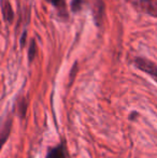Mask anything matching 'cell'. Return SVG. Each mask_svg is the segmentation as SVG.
<instances>
[{"mask_svg": "<svg viewBox=\"0 0 157 158\" xmlns=\"http://www.w3.org/2000/svg\"><path fill=\"white\" fill-rule=\"evenodd\" d=\"M134 64L141 71H143V72L147 73V74L152 75L154 77H157V66L153 61L149 60L147 58L138 57V58L134 59Z\"/></svg>", "mask_w": 157, "mask_h": 158, "instance_id": "obj_1", "label": "cell"}, {"mask_svg": "<svg viewBox=\"0 0 157 158\" xmlns=\"http://www.w3.org/2000/svg\"><path fill=\"white\" fill-rule=\"evenodd\" d=\"M103 10H105V4L101 0H95L93 4V14H94V19L96 22L97 26H100L101 19H102Z\"/></svg>", "mask_w": 157, "mask_h": 158, "instance_id": "obj_3", "label": "cell"}, {"mask_svg": "<svg viewBox=\"0 0 157 158\" xmlns=\"http://www.w3.org/2000/svg\"><path fill=\"white\" fill-rule=\"evenodd\" d=\"M1 9H2V15H3L4 21L8 22V23H12L13 19H14V12H13V9L11 6L10 2L6 1V0H2Z\"/></svg>", "mask_w": 157, "mask_h": 158, "instance_id": "obj_4", "label": "cell"}, {"mask_svg": "<svg viewBox=\"0 0 157 158\" xmlns=\"http://www.w3.org/2000/svg\"><path fill=\"white\" fill-rule=\"evenodd\" d=\"M82 6V0H72L71 1V9L73 12H78L81 10Z\"/></svg>", "mask_w": 157, "mask_h": 158, "instance_id": "obj_8", "label": "cell"}, {"mask_svg": "<svg viewBox=\"0 0 157 158\" xmlns=\"http://www.w3.org/2000/svg\"><path fill=\"white\" fill-rule=\"evenodd\" d=\"M46 158H66L65 150L61 145L51 148L46 155Z\"/></svg>", "mask_w": 157, "mask_h": 158, "instance_id": "obj_5", "label": "cell"}, {"mask_svg": "<svg viewBox=\"0 0 157 158\" xmlns=\"http://www.w3.org/2000/svg\"><path fill=\"white\" fill-rule=\"evenodd\" d=\"M139 8L151 16L157 17V0H140Z\"/></svg>", "mask_w": 157, "mask_h": 158, "instance_id": "obj_2", "label": "cell"}, {"mask_svg": "<svg viewBox=\"0 0 157 158\" xmlns=\"http://www.w3.org/2000/svg\"><path fill=\"white\" fill-rule=\"evenodd\" d=\"M126 1H129V2H132L134 0H126Z\"/></svg>", "mask_w": 157, "mask_h": 158, "instance_id": "obj_9", "label": "cell"}, {"mask_svg": "<svg viewBox=\"0 0 157 158\" xmlns=\"http://www.w3.org/2000/svg\"><path fill=\"white\" fill-rule=\"evenodd\" d=\"M46 1L52 3L53 6H55L57 9L65 10V0H46Z\"/></svg>", "mask_w": 157, "mask_h": 158, "instance_id": "obj_7", "label": "cell"}, {"mask_svg": "<svg viewBox=\"0 0 157 158\" xmlns=\"http://www.w3.org/2000/svg\"><path fill=\"white\" fill-rule=\"evenodd\" d=\"M37 53V44L35 40H31L30 42V46H29V51H28V59L29 61H32V59L35 58Z\"/></svg>", "mask_w": 157, "mask_h": 158, "instance_id": "obj_6", "label": "cell"}]
</instances>
